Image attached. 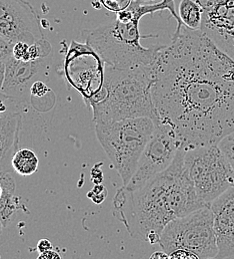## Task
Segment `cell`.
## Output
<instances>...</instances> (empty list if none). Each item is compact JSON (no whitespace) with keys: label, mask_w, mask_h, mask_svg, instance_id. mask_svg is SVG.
<instances>
[{"label":"cell","mask_w":234,"mask_h":259,"mask_svg":"<svg viewBox=\"0 0 234 259\" xmlns=\"http://www.w3.org/2000/svg\"><path fill=\"white\" fill-rule=\"evenodd\" d=\"M157 120L180 150L217 145L234 131V60L205 33L184 25L152 65Z\"/></svg>","instance_id":"6da1fadb"},{"label":"cell","mask_w":234,"mask_h":259,"mask_svg":"<svg viewBox=\"0 0 234 259\" xmlns=\"http://www.w3.org/2000/svg\"><path fill=\"white\" fill-rule=\"evenodd\" d=\"M114 205L129 234L150 244L159 243L170 222L205 206L185 166L183 150L164 171L138 190L120 189Z\"/></svg>","instance_id":"7a4b0ae2"},{"label":"cell","mask_w":234,"mask_h":259,"mask_svg":"<svg viewBox=\"0 0 234 259\" xmlns=\"http://www.w3.org/2000/svg\"><path fill=\"white\" fill-rule=\"evenodd\" d=\"M152 65L123 69L107 65L103 88L87 104L92 109L95 124L128 118H157L151 94Z\"/></svg>","instance_id":"3957f363"},{"label":"cell","mask_w":234,"mask_h":259,"mask_svg":"<svg viewBox=\"0 0 234 259\" xmlns=\"http://www.w3.org/2000/svg\"><path fill=\"white\" fill-rule=\"evenodd\" d=\"M133 2L135 16L131 20L114 22L94 29L83 30L81 36L101 56L104 63L113 68H133L151 66L155 62L163 45L149 48L140 44L139 21L144 16L140 0Z\"/></svg>","instance_id":"277c9868"},{"label":"cell","mask_w":234,"mask_h":259,"mask_svg":"<svg viewBox=\"0 0 234 259\" xmlns=\"http://www.w3.org/2000/svg\"><path fill=\"white\" fill-rule=\"evenodd\" d=\"M154 128V119L148 117L95 124L97 139L121 178L123 186L131 180Z\"/></svg>","instance_id":"5b68a950"},{"label":"cell","mask_w":234,"mask_h":259,"mask_svg":"<svg viewBox=\"0 0 234 259\" xmlns=\"http://www.w3.org/2000/svg\"><path fill=\"white\" fill-rule=\"evenodd\" d=\"M169 256L175 250H186L197 259L216 258L218 253L210 205L170 222L163 229L158 243Z\"/></svg>","instance_id":"8992f818"},{"label":"cell","mask_w":234,"mask_h":259,"mask_svg":"<svg viewBox=\"0 0 234 259\" xmlns=\"http://www.w3.org/2000/svg\"><path fill=\"white\" fill-rule=\"evenodd\" d=\"M184 163L196 194L205 204L234 187V170L218 145L183 150Z\"/></svg>","instance_id":"52a82bcc"},{"label":"cell","mask_w":234,"mask_h":259,"mask_svg":"<svg viewBox=\"0 0 234 259\" xmlns=\"http://www.w3.org/2000/svg\"><path fill=\"white\" fill-rule=\"evenodd\" d=\"M154 122V132L140 157L137 168L129 183L123 186L127 192L138 190L164 171L180 150V143L173 130L159 122L157 118Z\"/></svg>","instance_id":"ba28073f"},{"label":"cell","mask_w":234,"mask_h":259,"mask_svg":"<svg viewBox=\"0 0 234 259\" xmlns=\"http://www.w3.org/2000/svg\"><path fill=\"white\" fill-rule=\"evenodd\" d=\"M64 68L69 83L82 95L86 105L103 88L104 61L87 43H70Z\"/></svg>","instance_id":"9c48e42d"},{"label":"cell","mask_w":234,"mask_h":259,"mask_svg":"<svg viewBox=\"0 0 234 259\" xmlns=\"http://www.w3.org/2000/svg\"><path fill=\"white\" fill-rule=\"evenodd\" d=\"M0 37L11 45L43 39L41 20L26 0H0Z\"/></svg>","instance_id":"30bf717a"},{"label":"cell","mask_w":234,"mask_h":259,"mask_svg":"<svg viewBox=\"0 0 234 259\" xmlns=\"http://www.w3.org/2000/svg\"><path fill=\"white\" fill-rule=\"evenodd\" d=\"M52 54L36 60L22 61L12 55L5 59V80L1 92L13 101H26L36 81L47 79Z\"/></svg>","instance_id":"8fae6325"},{"label":"cell","mask_w":234,"mask_h":259,"mask_svg":"<svg viewBox=\"0 0 234 259\" xmlns=\"http://www.w3.org/2000/svg\"><path fill=\"white\" fill-rule=\"evenodd\" d=\"M203 7L201 31L234 60V0H198Z\"/></svg>","instance_id":"7c38bea8"},{"label":"cell","mask_w":234,"mask_h":259,"mask_svg":"<svg viewBox=\"0 0 234 259\" xmlns=\"http://www.w3.org/2000/svg\"><path fill=\"white\" fill-rule=\"evenodd\" d=\"M218 253L216 258L234 259V187L210 203Z\"/></svg>","instance_id":"4fadbf2b"},{"label":"cell","mask_w":234,"mask_h":259,"mask_svg":"<svg viewBox=\"0 0 234 259\" xmlns=\"http://www.w3.org/2000/svg\"><path fill=\"white\" fill-rule=\"evenodd\" d=\"M21 128V115L10 113L0 119V171L8 170L13 155L18 150L19 132Z\"/></svg>","instance_id":"5bb4252c"},{"label":"cell","mask_w":234,"mask_h":259,"mask_svg":"<svg viewBox=\"0 0 234 259\" xmlns=\"http://www.w3.org/2000/svg\"><path fill=\"white\" fill-rule=\"evenodd\" d=\"M0 185L3 189L0 198V221L4 227H7L13 222L20 203L15 197V182L8 170L0 171Z\"/></svg>","instance_id":"9a60e30c"},{"label":"cell","mask_w":234,"mask_h":259,"mask_svg":"<svg viewBox=\"0 0 234 259\" xmlns=\"http://www.w3.org/2000/svg\"><path fill=\"white\" fill-rule=\"evenodd\" d=\"M177 13L185 27L194 31L200 30L203 7L198 0H181Z\"/></svg>","instance_id":"2e32d148"},{"label":"cell","mask_w":234,"mask_h":259,"mask_svg":"<svg viewBox=\"0 0 234 259\" xmlns=\"http://www.w3.org/2000/svg\"><path fill=\"white\" fill-rule=\"evenodd\" d=\"M12 169L22 176L29 177L35 174L39 166V160L34 151L29 149L17 150L11 160Z\"/></svg>","instance_id":"e0dca14e"},{"label":"cell","mask_w":234,"mask_h":259,"mask_svg":"<svg viewBox=\"0 0 234 259\" xmlns=\"http://www.w3.org/2000/svg\"><path fill=\"white\" fill-rule=\"evenodd\" d=\"M217 145L234 170V131L224 136Z\"/></svg>","instance_id":"ac0fdd59"},{"label":"cell","mask_w":234,"mask_h":259,"mask_svg":"<svg viewBox=\"0 0 234 259\" xmlns=\"http://www.w3.org/2000/svg\"><path fill=\"white\" fill-rule=\"evenodd\" d=\"M101 5H103L107 10L111 12H120L126 9L133 0H99Z\"/></svg>","instance_id":"d6986e66"},{"label":"cell","mask_w":234,"mask_h":259,"mask_svg":"<svg viewBox=\"0 0 234 259\" xmlns=\"http://www.w3.org/2000/svg\"><path fill=\"white\" fill-rule=\"evenodd\" d=\"M28 49H29V44L24 42H17L12 46V56L18 60L29 61Z\"/></svg>","instance_id":"ffe728a7"},{"label":"cell","mask_w":234,"mask_h":259,"mask_svg":"<svg viewBox=\"0 0 234 259\" xmlns=\"http://www.w3.org/2000/svg\"><path fill=\"white\" fill-rule=\"evenodd\" d=\"M87 196L96 204H101L107 197V190L101 184L95 185L94 189L87 194Z\"/></svg>","instance_id":"44dd1931"},{"label":"cell","mask_w":234,"mask_h":259,"mask_svg":"<svg viewBox=\"0 0 234 259\" xmlns=\"http://www.w3.org/2000/svg\"><path fill=\"white\" fill-rule=\"evenodd\" d=\"M47 91H49L48 86L45 84V82L43 80H39V81H36L31 86L30 94L34 97H43L47 94Z\"/></svg>","instance_id":"7402d4cb"},{"label":"cell","mask_w":234,"mask_h":259,"mask_svg":"<svg viewBox=\"0 0 234 259\" xmlns=\"http://www.w3.org/2000/svg\"><path fill=\"white\" fill-rule=\"evenodd\" d=\"M12 46L0 37V60H5L12 55Z\"/></svg>","instance_id":"603a6c76"},{"label":"cell","mask_w":234,"mask_h":259,"mask_svg":"<svg viewBox=\"0 0 234 259\" xmlns=\"http://www.w3.org/2000/svg\"><path fill=\"white\" fill-rule=\"evenodd\" d=\"M37 250L39 253H43L52 250V244L48 239H41L37 243Z\"/></svg>","instance_id":"cb8c5ba5"},{"label":"cell","mask_w":234,"mask_h":259,"mask_svg":"<svg viewBox=\"0 0 234 259\" xmlns=\"http://www.w3.org/2000/svg\"><path fill=\"white\" fill-rule=\"evenodd\" d=\"M8 100H12V99H10V98L0 99V119H3L10 114V113H8V106H7Z\"/></svg>","instance_id":"d4e9b609"},{"label":"cell","mask_w":234,"mask_h":259,"mask_svg":"<svg viewBox=\"0 0 234 259\" xmlns=\"http://www.w3.org/2000/svg\"><path fill=\"white\" fill-rule=\"evenodd\" d=\"M55 258H61V256L56 251H53V250H49V251H46V252H43V253H39V256H38V259Z\"/></svg>","instance_id":"484cf974"},{"label":"cell","mask_w":234,"mask_h":259,"mask_svg":"<svg viewBox=\"0 0 234 259\" xmlns=\"http://www.w3.org/2000/svg\"><path fill=\"white\" fill-rule=\"evenodd\" d=\"M5 71H6L5 60H0V92L2 90L4 80H5Z\"/></svg>","instance_id":"4316f807"},{"label":"cell","mask_w":234,"mask_h":259,"mask_svg":"<svg viewBox=\"0 0 234 259\" xmlns=\"http://www.w3.org/2000/svg\"><path fill=\"white\" fill-rule=\"evenodd\" d=\"M162 257H163V258H169L168 253L164 252L163 250L160 251V252L156 251L155 253H153V254L150 256V258H162Z\"/></svg>","instance_id":"83f0119b"},{"label":"cell","mask_w":234,"mask_h":259,"mask_svg":"<svg viewBox=\"0 0 234 259\" xmlns=\"http://www.w3.org/2000/svg\"><path fill=\"white\" fill-rule=\"evenodd\" d=\"M3 228H4V226H3V224H2V222L0 221V236H1V234H2V232H3Z\"/></svg>","instance_id":"f1b7e54d"},{"label":"cell","mask_w":234,"mask_h":259,"mask_svg":"<svg viewBox=\"0 0 234 259\" xmlns=\"http://www.w3.org/2000/svg\"><path fill=\"white\" fill-rule=\"evenodd\" d=\"M4 98H9L7 97L6 95H4L2 92H0V99H4Z\"/></svg>","instance_id":"f546056e"},{"label":"cell","mask_w":234,"mask_h":259,"mask_svg":"<svg viewBox=\"0 0 234 259\" xmlns=\"http://www.w3.org/2000/svg\"><path fill=\"white\" fill-rule=\"evenodd\" d=\"M2 194H3V189H2V187H1V185H0V198H1Z\"/></svg>","instance_id":"4dcf8cb0"},{"label":"cell","mask_w":234,"mask_h":259,"mask_svg":"<svg viewBox=\"0 0 234 259\" xmlns=\"http://www.w3.org/2000/svg\"><path fill=\"white\" fill-rule=\"evenodd\" d=\"M135 1V0H134ZM140 1H142V2H148V1H150V0H140Z\"/></svg>","instance_id":"1f68e13d"}]
</instances>
